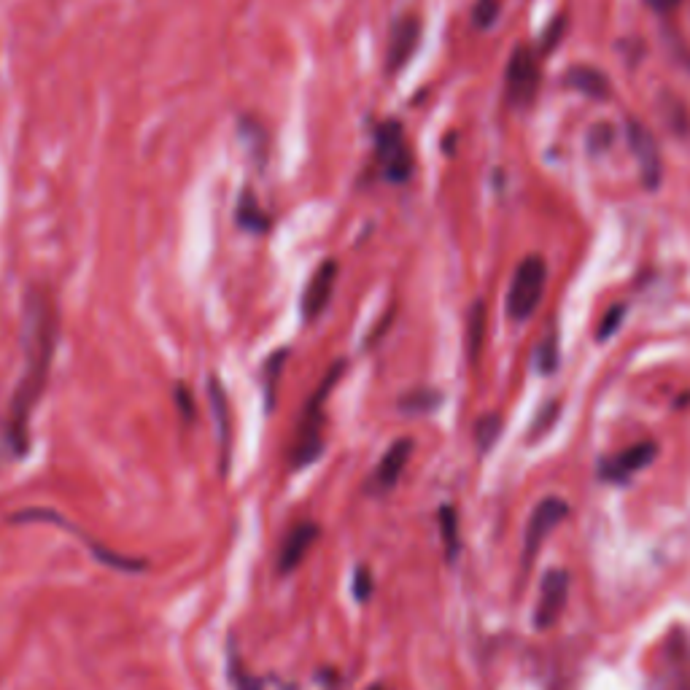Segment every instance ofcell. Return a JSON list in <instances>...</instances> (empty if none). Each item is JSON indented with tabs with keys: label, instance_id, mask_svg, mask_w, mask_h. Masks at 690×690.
I'll list each match as a JSON object with an SVG mask.
<instances>
[{
	"label": "cell",
	"instance_id": "ac0fdd59",
	"mask_svg": "<svg viewBox=\"0 0 690 690\" xmlns=\"http://www.w3.org/2000/svg\"><path fill=\"white\" fill-rule=\"evenodd\" d=\"M238 224L248 232H265L267 227H270V219H267V213L259 208L254 192H243V197H240Z\"/></svg>",
	"mask_w": 690,
	"mask_h": 690
},
{
	"label": "cell",
	"instance_id": "2e32d148",
	"mask_svg": "<svg viewBox=\"0 0 690 690\" xmlns=\"http://www.w3.org/2000/svg\"><path fill=\"white\" fill-rule=\"evenodd\" d=\"M567 84L577 92H583L585 98H610V79L602 71L591 68V65H575L567 73Z\"/></svg>",
	"mask_w": 690,
	"mask_h": 690
},
{
	"label": "cell",
	"instance_id": "d4e9b609",
	"mask_svg": "<svg viewBox=\"0 0 690 690\" xmlns=\"http://www.w3.org/2000/svg\"><path fill=\"white\" fill-rule=\"evenodd\" d=\"M372 593V577L367 567H359L354 575V599L356 602H367Z\"/></svg>",
	"mask_w": 690,
	"mask_h": 690
},
{
	"label": "cell",
	"instance_id": "7402d4cb",
	"mask_svg": "<svg viewBox=\"0 0 690 690\" xmlns=\"http://www.w3.org/2000/svg\"><path fill=\"white\" fill-rule=\"evenodd\" d=\"M499 429H502V421H499V416L480 418L478 426H475V440H478L480 451L486 453L488 448L496 443V434H499Z\"/></svg>",
	"mask_w": 690,
	"mask_h": 690
},
{
	"label": "cell",
	"instance_id": "484cf974",
	"mask_svg": "<svg viewBox=\"0 0 690 690\" xmlns=\"http://www.w3.org/2000/svg\"><path fill=\"white\" fill-rule=\"evenodd\" d=\"M176 405H178V410H181L184 421H192V418H195V402H192V391L186 389V386H181V383L176 386Z\"/></svg>",
	"mask_w": 690,
	"mask_h": 690
},
{
	"label": "cell",
	"instance_id": "ffe728a7",
	"mask_svg": "<svg viewBox=\"0 0 690 690\" xmlns=\"http://www.w3.org/2000/svg\"><path fill=\"white\" fill-rule=\"evenodd\" d=\"M286 364V351H278L267 359L265 364V402L267 410L275 407V397H278V381H281V372H284Z\"/></svg>",
	"mask_w": 690,
	"mask_h": 690
},
{
	"label": "cell",
	"instance_id": "d6986e66",
	"mask_svg": "<svg viewBox=\"0 0 690 690\" xmlns=\"http://www.w3.org/2000/svg\"><path fill=\"white\" fill-rule=\"evenodd\" d=\"M440 534H443V545H445V556L448 561H456L461 548L459 540V515L453 510L451 505L440 507Z\"/></svg>",
	"mask_w": 690,
	"mask_h": 690
},
{
	"label": "cell",
	"instance_id": "277c9868",
	"mask_svg": "<svg viewBox=\"0 0 690 690\" xmlns=\"http://www.w3.org/2000/svg\"><path fill=\"white\" fill-rule=\"evenodd\" d=\"M375 157L381 162L383 178L391 184H402L413 173V154L399 122H383L375 133Z\"/></svg>",
	"mask_w": 690,
	"mask_h": 690
},
{
	"label": "cell",
	"instance_id": "7c38bea8",
	"mask_svg": "<svg viewBox=\"0 0 690 690\" xmlns=\"http://www.w3.org/2000/svg\"><path fill=\"white\" fill-rule=\"evenodd\" d=\"M410 453H413V440H407V437H402V440L391 445L389 451L383 453V459L378 461V467L370 475V480H367V491L370 494H389L391 488L399 483V478H402L407 461H410Z\"/></svg>",
	"mask_w": 690,
	"mask_h": 690
},
{
	"label": "cell",
	"instance_id": "83f0119b",
	"mask_svg": "<svg viewBox=\"0 0 690 690\" xmlns=\"http://www.w3.org/2000/svg\"><path fill=\"white\" fill-rule=\"evenodd\" d=\"M553 337L548 340V348L542 351V356H540V370L542 372H553V367H556V351H553Z\"/></svg>",
	"mask_w": 690,
	"mask_h": 690
},
{
	"label": "cell",
	"instance_id": "4316f807",
	"mask_svg": "<svg viewBox=\"0 0 690 690\" xmlns=\"http://www.w3.org/2000/svg\"><path fill=\"white\" fill-rule=\"evenodd\" d=\"M620 319H623V305H615V308L610 310V316H607V321L602 324V329H599V337H610L615 329H618Z\"/></svg>",
	"mask_w": 690,
	"mask_h": 690
},
{
	"label": "cell",
	"instance_id": "8fae6325",
	"mask_svg": "<svg viewBox=\"0 0 690 690\" xmlns=\"http://www.w3.org/2000/svg\"><path fill=\"white\" fill-rule=\"evenodd\" d=\"M319 537H321L319 523H313V521L294 523L292 529H289V534H286V540L281 542V550H278V572H281V575H292L294 569L300 567L302 561H305L310 548L319 542Z\"/></svg>",
	"mask_w": 690,
	"mask_h": 690
},
{
	"label": "cell",
	"instance_id": "cb8c5ba5",
	"mask_svg": "<svg viewBox=\"0 0 690 690\" xmlns=\"http://www.w3.org/2000/svg\"><path fill=\"white\" fill-rule=\"evenodd\" d=\"M496 14H499V0H478V6L472 11V19H475L478 27H491Z\"/></svg>",
	"mask_w": 690,
	"mask_h": 690
},
{
	"label": "cell",
	"instance_id": "603a6c76",
	"mask_svg": "<svg viewBox=\"0 0 690 690\" xmlns=\"http://www.w3.org/2000/svg\"><path fill=\"white\" fill-rule=\"evenodd\" d=\"M230 680L232 685H235V690H262L259 688V682L251 677V674L243 672V666H240L238 661V653H232L230 658Z\"/></svg>",
	"mask_w": 690,
	"mask_h": 690
},
{
	"label": "cell",
	"instance_id": "3957f363",
	"mask_svg": "<svg viewBox=\"0 0 690 690\" xmlns=\"http://www.w3.org/2000/svg\"><path fill=\"white\" fill-rule=\"evenodd\" d=\"M545 281H548V267L545 259L531 254L518 265L510 289H507V313L513 321H526L540 308L542 294H545Z\"/></svg>",
	"mask_w": 690,
	"mask_h": 690
},
{
	"label": "cell",
	"instance_id": "5b68a950",
	"mask_svg": "<svg viewBox=\"0 0 690 690\" xmlns=\"http://www.w3.org/2000/svg\"><path fill=\"white\" fill-rule=\"evenodd\" d=\"M14 523H33V521H46V523H54V526H62V529H68L71 534H76L84 545L89 548V553L98 558L100 564H106V567H114L119 569V572H141V569H146V564L143 561H138V558H124L119 556L116 550L106 548V545H100V542L89 540L87 534L79 529V526H71V523L65 521L62 515H57L54 510H22V513H17L14 518H11Z\"/></svg>",
	"mask_w": 690,
	"mask_h": 690
},
{
	"label": "cell",
	"instance_id": "8992f818",
	"mask_svg": "<svg viewBox=\"0 0 690 690\" xmlns=\"http://www.w3.org/2000/svg\"><path fill=\"white\" fill-rule=\"evenodd\" d=\"M569 515V505L561 496H548L540 505L534 507L529 523H526V537H523V567H529L531 558L537 556L542 542L548 540L550 531Z\"/></svg>",
	"mask_w": 690,
	"mask_h": 690
},
{
	"label": "cell",
	"instance_id": "9a60e30c",
	"mask_svg": "<svg viewBox=\"0 0 690 690\" xmlns=\"http://www.w3.org/2000/svg\"><path fill=\"white\" fill-rule=\"evenodd\" d=\"M208 397H211V410L216 418V434H219V467H222V478L230 475V461H232V416H230V402L224 394L222 383L213 375L208 381Z\"/></svg>",
	"mask_w": 690,
	"mask_h": 690
},
{
	"label": "cell",
	"instance_id": "5bb4252c",
	"mask_svg": "<svg viewBox=\"0 0 690 690\" xmlns=\"http://www.w3.org/2000/svg\"><path fill=\"white\" fill-rule=\"evenodd\" d=\"M658 456V445L653 440H645V443L631 445L626 451H620L618 456H612L602 464V475L612 483H626L629 478H634L639 469H645L647 464H653V459Z\"/></svg>",
	"mask_w": 690,
	"mask_h": 690
},
{
	"label": "cell",
	"instance_id": "44dd1931",
	"mask_svg": "<svg viewBox=\"0 0 690 690\" xmlns=\"http://www.w3.org/2000/svg\"><path fill=\"white\" fill-rule=\"evenodd\" d=\"M402 410H407V413H426V410H432V407L440 405V394L437 391H413V394H407V397H402Z\"/></svg>",
	"mask_w": 690,
	"mask_h": 690
},
{
	"label": "cell",
	"instance_id": "6da1fadb",
	"mask_svg": "<svg viewBox=\"0 0 690 690\" xmlns=\"http://www.w3.org/2000/svg\"><path fill=\"white\" fill-rule=\"evenodd\" d=\"M60 340V313L52 292L44 286H30L22 302V375L11 394L6 437L17 456L30 451V418L44 397L54 354Z\"/></svg>",
	"mask_w": 690,
	"mask_h": 690
},
{
	"label": "cell",
	"instance_id": "4fadbf2b",
	"mask_svg": "<svg viewBox=\"0 0 690 690\" xmlns=\"http://www.w3.org/2000/svg\"><path fill=\"white\" fill-rule=\"evenodd\" d=\"M418 41H421V22L413 14L399 17L391 27L389 52H386V71L397 73L407 65V60L416 54Z\"/></svg>",
	"mask_w": 690,
	"mask_h": 690
},
{
	"label": "cell",
	"instance_id": "9c48e42d",
	"mask_svg": "<svg viewBox=\"0 0 690 690\" xmlns=\"http://www.w3.org/2000/svg\"><path fill=\"white\" fill-rule=\"evenodd\" d=\"M629 143H631V151H634V160L639 162V170H642L645 184L650 186V189H658L661 176H664V160H661V149H658L655 135L647 130L645 124L637 122V119H631Z\"/></svg>",
	"mask_w": 690,
	"mask_h": 690
},
{
	"label": "cell",
	"instance_id": "30bf717a",
	"mask_svg": "<svg viewBox=\"0 0 690 690\" xmlns=\"http://www.w3.org/2000/svg\"><path fill=\"white\" fill-rule=\"evenodd\" d=\"M337 284V262L335 259H327L316 267V273L310 275V281L305 284V292H302L300 310L302 319L316 321L324 313V308L332 300V292H335Z\"/></svg>",
	"mask_w": 690,
	"mask_h": 690
},
{
	"label": "cell",
	"instance_id": "7a4b0ae2",
	"mask_svg": "<svg viewBox=\"0 0 690 690\" xmlns=\"http://www.w3.org/2000/svg\"><path fill=\"white\" fill-rule=\"evenodd\" d=\"M345 372V362H337L332 370L324 375V381L316 389V394H310L308 405L302 410L300 424L294 429L292 437V451H289V469L300 472V469L310 467L313 461L319 459L324 451V402H327L329 391L335 389L340 375Z\"/></svg>",
	"mask_w": 690,
	"mask_h": 690
},
{
	"label": "cell",
	"instance_id": "52a82bcc",
	"mask_svg": "<svg viewBox=\"0 0 690 690\" xmlns=\"http://www.w3.org/2000/svg\"><path fill=\"white\" fill-rule=\"evenodd\" d=\"M569 599V572L567 569H550L542 577L540 585V602L534 610V626L540 631L553 629L561 618V612L567 607Z\"/></svg>",
	"mask_w": 690,
	"mask_h": 690
},
{
	"label": "cell",
	"instance_id": "ba28073f",
	"mask_svg": "<svg viewBox=\"0 0 690 690\" xmlns=\"http://www.w3.org/2000/svg\"><path fill=\"white\" fill-rule=\"evenodd\" d=\"M540 87V71H537V57L529 46H518L507 65V92L510 100L518 106H529Z\"/></svg>",
	"mask_w": 690,
	"mask_h": 690
},
{
	"label": "cell",
	"instance_id": "f1b7e54d",
	"mask_svg": "<svg viewBox=\"0 0 690 690\" xmlns=\"http://www.w3.org/2000/svg\"><path fill=\"white\" fill-rule=\"evenodd\" d=\"M682 0H647V6L655 11H674Z\"/></svg>",
	"mask_w": 690,
	"mask_h": 690
},
{
	"label": "cell",
	"instance_id": "e0dca14e",
	"mask_svg": "<svg viewBox=\"0 0 690 690\" xmlns=\"http://www.w3.org/2000/svg\"><path fill=\"white\" fill-rule=\"evenodd\" d=\"M483 335H486V305H483V302H475L472 310H469V321H467V356L472 364L480 359V351H483Z\"/></svg>",
	"mask_w": 690,
	"mask_h": 690
}]
</instances>
